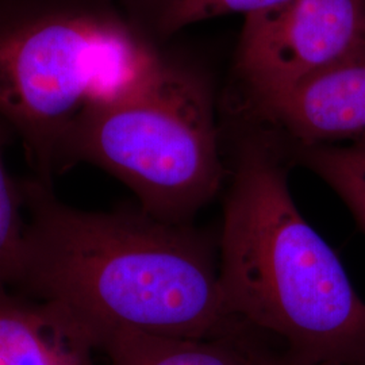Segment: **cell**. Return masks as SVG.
I'll list each match as a JSON object with an SVG mask.
<instances>
[{
    "label": "cell",
    "mask_w": 365,
    "mask_h": 365,
    "mask_svg": "<svg viewBox=\"0 0 365 365\" xmlns=\"http://www.w3.org/2000/svg\"><path fill=\"white\" fill-rule=\"evenodd\" d=\"M30 221L15 284L64 310L98 349L135 330L182 339L241 333L227 313L209 240L144 210L86 211L26 187Z\"/></svg>",
    "instance_id": "cell-1"
},
{
    "label": "cell",
    "mask_w": 365,
    "mask_h": 365,
    "mask_svg": "<svg viewBox=\"0 0 365 365\" xmlns=\"http://www.w3.org/2000/svg\"><path fill=\"white\" fill-rule=\"evenodd\" d=\"M242 120L220 237L227 313L282 339L291 361L365 365V300L294 200L287 141Z\"/></svg>",
    "instance_id": "cell-2"
},
{
    "label": "cell",
    "mask_w": 365,
    "mask_h": 365,
    "mask_svg": "<svg viewBox=\"0 0 365 365\" xmlns=\"http://www.w3.org/2000/svg\"><path fill=\"white\" fill-rule=\"evenodd\" d=\"M78 163L123 182L149 215L190 225L226 176L207 69L167 46L157 49L137 78L78 115L63 170Z\"/></svg>",
    "instance_id": "cell-3"
},
{
    "label": "cell",
    "mask_w": 365,
    "mask_h": 365,
    "mask_svg": "<svg viewBox=\"0 0 365 365\" xmlns=\"http://www.w3.org/2000/svg\"><path fill=\"white\" fill-rule=\"evenodd\" d=\"M156 52L115 0H0V119L37 182L52 188L83 110L137 78Z\"/></svg>",
    "instance_id": "cell-4"
},
{
    "label": "cell",
    "mask_w": 365,
    "mask_h": 365,
    "mask_svg": "<svg viewBox=\"0 0 365 365\" xmlns=\"http://www.w3.org/2000/svg\"><path fill=\"white\" fill-rule=\"evenodd\" d=\"M365 46V0H287L245 16L235 53L241 110Z\"/></svg>",
    "instance_id": "cell-5"
},
{
    "label": "cell",
    "mask_w": 365,
    "mask_h": 365,
    "mask_svg": "<svg viewBox=\"0 0 365 365\" xmlns=\"http://www.w3.org/2000/svg\"><path fill=\"white\" fill-rule=\"evenodd\" d=\"M241 115L277 131L288 145L363 144L365 46Z\"/></svg>",
    "instance_id": "cell-6"
},
{
    "label": "cell",
    "mask_w": 365,
    "mask_h": 365,
    "mask_svg": "<svg viewBox=\"0 0 365 365\" xmlns=\"http://www.w3.org/2000/svg\"><path fill=\"white\" fill-rule=\"evenodd\" d=\"M6 287L0 284V365H95L96 348L64 310Z\"/></svg>",
    "instance_id": "cell-7"
},
{
    "label": "cell",
    "mask_w": 365,
    "mask_h": 365,
    "mask_svg": "<svg viewBox=\"0 0 365 365\" xmlns=\"http://www.w3.org/2000/svg\"><path fill=\"white\" fill-rule=\"evenodd\" d=\"M111 365H269L271 353L241 333L217 339H182L115 330L99 341Z\"/></svg>",
    "instance_id": "cell-8"
},
{
    "label": "cell",
    "mask_w": 365,
    "mask_h": 365,
    "mask_svg": "<svg viewBox=\"0 0 365 365\" xmlns=\"http://www.w3.org/2000/svg\"><path fill=\"white\" fill-rule=\"evenodd\" d=\"M135 36L148 46H165L184 27L230 14L259 13L287 0H115Z\"/></svg>",
    "instance_id": "cell-9"
},
{
    "label": "cell",
    "mask_w": 365,
    "mask_h": 365,
    "mask_svg": "<svg viewBox=\"0 0 365 365\" xmlns=\"http://www.w3.org/2000/svg\"><path fill=\"white\" fill-rule=\"evenodd\" d=\"M294 164L307 168L339 196L365 235V143L289 145Z\"/></svg>",
    "instance_id": "cell-10"
},
{
    "label": "cell",
    "mask_w": 365,
    "mask_h": 365,
    "mask_svg": "<svg viewBox=\"0 0 365 365\" xmlns=\"http://www.w3.org/2000/svg\"><path fill=\"white\" fill-rule=\"evenodd\" d=\"M15 138L0 119V284H15L25 244L26 223L21 215V200L4 163V149Z\"/></svg>",
    "instance_id": "cell-11"
},
{
    "label": "cell",
    "mask_w": 365,
    "mask_h": 365,
    "mask_svg": "<svg viewBox=\"0 0 365 365\" xmlns=\"http://www.w3.org/2000/svg\"><path fill=\"white\" fill-rule=\"evenodd\" d=\"M269 365H334V364H299L295 361H291L284 354H271Z\"/></svg>",
    "instance_id": "cell-12"
}]
</instances>
